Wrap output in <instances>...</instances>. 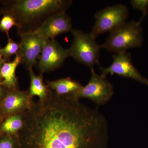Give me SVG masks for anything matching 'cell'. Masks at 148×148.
<instances>
[{"mask_svg":"<svg viewBox=\"0 0 148 148\" xmlns=\"http://www.w3.org/2000/svg\"><path fill=\"white\" fill-rule=\"evenodd\" d=\"M0 123H2V121L1 120V118H0Z\"/></svg>","mask_w":148,"mask_h":148,"instance_id":"cell-24","label":"cell"},{"mask_svg":"<svg viewBox=\"0 0 148 148\" xmlns=\"http://www.w3.org/2000/svg\"><path fill=\"white\" fill-rule=\"evenodd\" d=\"M0 14H9L15 18L18 34L33 33L51 16L65 12L71 0H13L3 1Z\"/></svg>","mask_w":148,"mask_h":148,"instance_id":"cell-2","label":"cell"},{"mask_svg":"<svg viewBox=\"0 0 148 148\" xmlns=\"http://www.w3.org/2000/svg\"><path fill=\"white\" fill-rule=\"evenodd\" d=\"M143 42L141 23L139 21H126L110 32L101 46L114 53H123L130 49L140 47Z\"/></svg>","mask_w":148,"mask_h":148,"instance_id":"cell-3","label":"cell"},{"mask_svg":"<svg viewBox=\"0 0 148 148\" xmlns=\"http://www.w3.org/2000/svg\"><path fill=\"white\" fill-rule=\"evenodd\" d=\"M7 91V90H6L5 88L0 85V101H1L5 96Z\"/></svg>","mask_w":148,"mask_h":148,"instance_id":"cell-20","label":"cell"},{"mask_svg":"<svg viewBox=\"0 0 148 148\" xmlns=\"http://www.w3.org/2000/svg\"><path fill=\"white\" fill-rule=\"evenodd\" d=\"M131 3L133 8L141 11L143 13V16L139 21L142 24L148 14V0H132L131 1Z\"/></svg>","mask_w":148,"mask_h":148,"instance_id":"cell-18","label":"cell"},{"mask_svg":"<svg viewBox=\"0 0 148 148\" xmlns=\"http://www.w3.org/2000/svg\"><path fill=\"white\" fill-rule=\"evenodd\" d=\"M8 41L4 47L1 49V51L3 58L5 61L9 60L13 55H16L18 53L19 45L18 43L16 42L10 38H8Z\"/></svg>","mask_w":148,"mask_h":148,"instance_id":"cell-16","label":"cell"},{"mask_svg":"<svg viewBox=\"0 0 148 148\" xmlns=\"http://www.w3.org/2000/svg\"><path fill=\"white\" fill-rule=\"evenodd\" d=\"M19 53L21 64L29 71L33 69L38 61L40 55L47 40L34 33L19 35Z\"/></svg>","mask_w":148,"mask_h":148,"instance_id":"cell-10","label":"cell"},{"mask_svg":"<svg viewBox=\"0 0 148 148\" xmlns=\"http://www.w3.org/2000/svg\"><path fill=\"white\" fill-rule=\"evenodd\" d=\"M6 61L4 60L3 59H1L0 60V72H1V69L3 65L4 64ZM1 76H0V82L1 81Z\"/></svg>","mask_w":148,"mask_h":148,"instance_id":"cell-21","label":"cell"},{"mask_svg":"<svg viewBox=\"0 0 148 148\" xmlns=\"http://www.w3.org/2000/svg\"><path fill=\"white\" fill-rule=\"evenodd\" d=\"M73 40L69 51V57H72L90 69L99 65L100 51L102 48L90 34L79 29L71 31Z\"/></svg>","mask_w":148,"mask_h":148,"instance_id":"cell-4","label":"cell"},{"mask_svg":"<svg viewBox=\"0 0 148 148\" xmlns=\"http://www.w3.org/2000/svg\"><path fill=\"white\" fill-rule=\"evenodd\" d=\"M3 14L2 18L0 21V30L5 33L9 38L10 29L14 26L16 27L17 24L15 18L12 15L7 13Z\"/></svg>","mask_w":148,"mask_h":148,"instance_id":"cell-17","label":"cell"},{"mask_svg":"<svg viewBox=\"0 0 148 148\" xmlns=\"http://www.w3.org/2000/svg\"><path fill=\"white\" fill-rule=\"evenodd\" d=\"M1 123H0V138H1V137L3 135V134L2 133L1 131Z\"/></svg>","mask_w":148,"mask_h":148,"instance_id":"cell-22","label":"cell"},{"mask_svg":"<svg viewBox=\"0 0 148 148\" xmlns=\"http://www.w3.org/2000/svg\"><path fill=\"white\" fill-rule=\"evenodd\" d=\"M32 97L28 90L18 88L7 90L5 96L0 101V118L2 122L14 115L24 114L31 107Z\"/></svg>","mask_w":148,"mask_h":148,"instance_id":"cell-7","label":"cell"},{"mask_svg":"<svg viewBox=\"0 0 148 148\" xmlns=\"http://www.w3.org/2000/svg\"><path fill=\"white\" fill-rule=\"evenodd\" d=\"M21 63V57L18 53L15 56L13 61L5 62L3 64L0 72V76L2 80L0 82V85L7 90L18 88L16 71L17 67Z\"/></svg>","mask_w":148,"mask_h":148,"instance_id":"cell-12","label":"cell"},{"mask_svg":"<svg viewBox=\"0 0 148 148\" xmlns=\"http://www.w3.org/2000/svg\"><path fill=\"white\" fill-rule=\"evenodd\" d=\"M16 134L18 148H89L109 135L106 118L98 109L80 102L73 93L57 95L49 88L33 101Z\"/></svg>","mask_w":148,"mask_h":148,"instance_id":"cell-1","label":"cell"},{"mask_svg":"<svg viewBox=\"0 0 148 148\" xmlns=\"http://www.w3.org/2000/svg\"><path fill=\"white\" fill-rule=\"evenodd\" d=\"M29 71L31 80L29 90L30 95L32 97L38 96L40 100H43L47 96L49 88L44 82L42 74L36 75L33 69H30Z\"/></svg>","mask_w":148,"mask_h":148,"instance_id":"cell-14","label":"cell"},{"mask_svg":"<svg viewBox=\"0 0 148 148\" xmlns=\"http://www.w3.org/2000/svg\"><path fill=\"white\" fill-rule=\"evenodd\" d=\"M1 47H0V60H1V59H3V56L2 55L1 53Z\"/></svg>","mask_w":148,"mask_h":148,"instance_id":"cell-23","label":"cell"},{"mask_svg":"<svg viewBox=\"0 0 148 148\" xmlns=\"http://www.w3.org/2000/svg\"><path fill=\"white\" fill-rule=\"evenodd\" d=\"M0 148H18L16 135H3L0 138Z\"/></svg>","mask_w":148,"mask_h":148,"instance_id":"cell-19","label":"cell"},{"mask_svg":"<svg viewBox=\"0 0 148 148\" xmlns=\"http://www.w3.org/2000/svg\"><path fill=\"white\" fill-rule=\"evenodd\" d=\"M24 114L14 115L5 119L1 125V130L3 135H16L24 124Z\"/></svg>","mask_w":148,"mask_h":148,"instance_id":"cell-15","label":"cell"},{"mask_svg":"<svg viewBox=\"0 0 148 148\" xmlns=\"http://www.w3.org/2000/svg\"><path fill=\"white\" fill-rule=\"evenodd\" d=\"M72 29V18L65 12L51 16L33 33L46 40H54L61 34L71 32Z\"/></svg>","mask_w":148,"mask_h":148,"instance_id":"cell-11","label":"cell"},{"mask_svg":"<svg viewBox=\"0 0 148 148\" xmlns=\"http://www.w3.org/2000/svg\"><path fill=\"white\" fill-rule=\"evenodd\" d=\"M112 58V62L110 66L107 68H100L101 75L106 77L108 74H115L148 84V80L141 75L134 66L130 53H114Z\"/></svg>","mask_w":148,"mask_h":148,"instance_id":"cell-8","label":"cell"},{"mask_svg":"<svg viewBox=\"0 0 148 148\" xmlns=\"http://www.w3.org/2000/svg\"><path fill=\"white\" fill-rule=\"evenodd\" d=\"M69 57L68 49L64 48L55 39L47 40L39 58L38 68L41 74L54 71Z\"/></svg>","mask_w":148,"mask_h":148,"instance_id":"cell-9","label":"cell"},{"mask_svg":"<svg viewBox=\"0 0 148 148\" xmlns=\"http://www.w3.org/2000/svg\"><path fill=\"white\" fill-rule=\"evenodd\" d=\"M47 86L49 89L59 95L74 93L79 90L82 86L78 82L74 80L70 77L48 81Z\"/></svg>","mask_w":148,"mask_h":148,"instance_id":"cell-13","label":"cell"},{"mask_svg":"<svg viewBox=\"0 0 148 148\" xmlns=\"http://www.w3.org/2000/svg\"><path fill=\"white\" fill-rule=\"evenodd\" d=\"M91 77L87 84L74 92V95L79 99H90L97 105H104L113 95L112 85L106 77L96 73L93 68L91 69Z\"/></svg>","mask_w":148,"mask_h":148,"instance_id":"cell-6","label":"cell"},{"mask_svg":"<svg viewBox=\"0 0 148 148\" xmlns=\"http://www.w3.org/2000/svg\"><path fill=\"white\" fill-rule=\"evenodd\" d=\"M129 11L126 6L116 4L109 6L95 14V22L90 32L93 38L110 32L127 21Z\"/></svg>","mask_w":148,"mask_h":148,"instance_id":"cell-5","label":"cell"}]
</instances>
